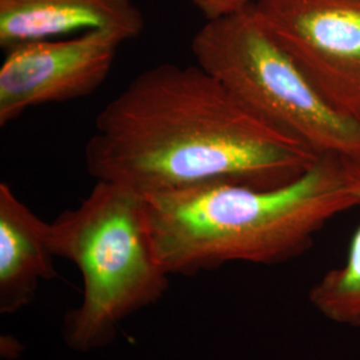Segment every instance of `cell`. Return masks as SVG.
Returning <instances> with one entry per match:
<instances>
[{
  "label": "cell",
  "mask_w": 360,
  "mask_h": 360,
  "mask_svg": "<svg viewBox=\"0 0 360 360\" xmlns=\"http://www.w3.org/2000/svg\"><path fill=\"white\" fill-rule=\"evenodd\" d=\"M200 65L254 114L316 154L360 158V124L339 114L262 25L252 4L193 35Z\"/></svg>",
  "instance_id": "4"
},
{
  "label": "cell",
  "mask_w": 360,
  "mask_h": 360,
  "mask_svg": "<svg viewBox=\"0 0 360 360\" xmlns=\"http://www.w3.org/2000/svg\"><path fill=\"white\" fill-rule=\"evenodd\" d=\"M143 196L156 255L171 276L290 262L331 219L360 206L342 156L333 154L278 188L217 183Z\"/></svg>",
  "instance_id": "2"
},
{
  "label": "cell",
  "mask_w": 360,
  "mask_h": 360,
  "mask_svg": "<svg viewBox=\"0 0 360 360\" xmlns=\"http://www.w3.org/2000/svg\"><path fill=\"white\" fill-rule=\"evenodd\" d=\"M193 6L206 16L207 20H214L221 16L236 13L257 0H190Z\"/></svg>",
  "instance_id": "10"
},
{
  "label": "cell",
  "mask_w": 360,
  "mask_h": 360,
  "mask_svg": "<svg viewBox=\"0 0 360 360\" xmlns=\"http://www.w3.org/2000/svg\"><path fill=\"white\" fill-rule=\"evenodd\" d=\"M127 40L96 30L74 38L27 43L6 51L0 67V126L28 108L89 96L110 75Z\"/></svg>",
  "instance_id": "6"
},
{
  "label": "cell",
  "mask_w": 360,
  "mask_h": 360,
  "mask_svg": "<svg viewBox=\"0 0 360 360\" xmlns=\"http://www.w3.org/2000/svg\"><path fill=\"white\" fill-rule=\"evenodd\" d=\"M50 223L25 205L8 183H0V312L15 314L58 274Z\"/></svg>",
  "instance_id": "8"
},
{
  "label": "cell",
  "mask_w": 360,
  "mask_h": 360,
  "mask_svg": "<svg viewBox=\"0 0 360 360\" xmlns=\"http://www.w3.org/2000/svg\"><path fill=\"white\" fill-rule=\"evenodd\" d=\"M144 15L134 0H0V47L75 32L114 31L129 41L142 35Z\"/></svg>",
  "instance_id": "7"
},
{
  "label": "cell",
  "mask_w": 360,
  "mask_h": 360,
  "mask_svg": "<svg viewBox=\"0 0 360 360\" xmlns=\"http://www.w3.org/2000/svg\"><path fill=\"white\" fill-rule=\"evenodd\" d=\"M84 154L96 181L142 195L217 183L278 188L322 156L196 63H162L134 77L96 116Z\"/></svg>",
  "instance_id": "1"
},
{
  "label": "cell",
  "mask_w": 360,
  "mask_h": 360,
  "mask_svg": "<svg viewBox=\"0 0 360 360\" xmlns=\"http://www.w3.org/2000/svg\"><path fill=\"white\" fill-rule=\"evenodd\" d=\"M252 8L323 99L360 124V0H257Z\"/></svg>",
  "instance_id": "5"
},
{
  "label": "cell",
  "mask_w": 360,
  "mask_h": 360,
  "mask_svg": "<svg viewBox=\"0 0 360 360\" xmlns=\"http://www.w3.org/2000/svg\"><path fill=\"white\" fill-rule=\"evenodd\" d=\"M351 188L360 200V158H342ZM309 303L327 321L360 327V226L342 266L327 271L311 287Z\"/></svg>",
  "instance_id": "9"
},
{
  "label": "cell",
  "mask_w": 360,
  "mask_h": 360,
  "mask_svg": "<svg viewBox=\"0 0 360 360\" xmlns=\"http://www.w3.org/2000/svg\"><path fill=\"white\" fill-rule=\"evenodd\" d=\"M53 255L72 262L83 297L63 323L67 346L91 352L108 346L132 314L159 302L169 274L155 251L142 193L98 180L79 206L50 223Z\"/></svg>",
  "instance_id": "3"
}]
</instances>
